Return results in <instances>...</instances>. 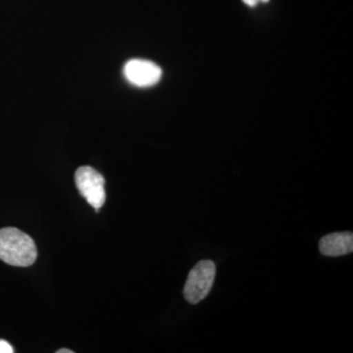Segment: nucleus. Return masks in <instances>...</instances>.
<instances>
[{
  "mask_svg": "<svg viewBox=\"0 0 353 353\" xmlns=\"http://www.w3.org/2000/svg\"><path fill=\"white\" fill-rule=\"evenodd\" d=\"M38 257L36 243L29 236L16 229H0V259L12 266L28 267Z\"/></svg>",
  "mask_w": 353,
  "mask_h": 353,
  "instance_id": "f257e3e1",
  "label": "nucleus"
},
{
  "mask_svg": "<svg viewBox=\"0 0 353 353\" xmlns=\"http://www.w3.org/2000/svg\"><path fill=\"white\" fill-rule=\"evenodd\" d=\"M216 265L211 260H202L190 270L183 288V296L190 304H197L208 297L214 285Z\"/></svg>",
  "mask_w": 353,
  "mask_h": 353,
  "instance_id": "f03ea898",
  "label": "nucleus"
},
{
  "mask_svg": "<svg viewBox=\"0 0 353 353\" xmlns=\"http://www.w3.org/2000/svg\"><path fill=\"white\" fill-rule=\"evenodd\" d=\"M75 182L81 196L99 213L106 199L104 176L92 167L83 166L76 171Z\"/></svg>",
  "mask_w": 353,
  "mask_h": 353,
  "instance_id": "7ed1b4c3",
  "label": "nucleus"
},
{
  "mask_svg": "<svg viewBox=\"0 0 353 353\" xmlns=\"http://www.w3.org/2000/svg\"><path fill=\"white\" fill-rule=\"evenodd\" d=\"M125 78L132 85L148 88L157 85L162 77V70L150 60L131 59L123 70Z\"/></svg>",
  "mask_w": 353,
  "mask_h": 353,
  "instance_id": "20e7f679",
  "label": "nucleus"
},
{
  "mask_svg": "<svg viewBox=\"0 0 353 353\" xmlns=\"http://www.w3.org/2000/svg\"><path fill=\"white\" fill-rule=\"evenodd\" d=\"M319 250L325 256L338 257L353 252L352 232H336L326 234L319 241Z\"/></svg>",
  "mask_w": 353,
  "mask_h": 353,
  "instance_id": "39448f33",
  "label": "nucleus"
},
{
  "mask_svg": "<svg viewBox=\"0 0 353 353\" xmlns=\"http://www.w3.org/2000/svg\"><path fill=\"white\" fill-rule=\"evenodd\" d=\"M14 352L12 345L7 343L6 341L0 340V353H12Z\"/></svg>",
  "mask_w": 353,
  "mask_h": 353,
  "instance_id": "423d86ee",
  "label": "nucleus"
},
{
  "mask_svg": "<svg viewBox=\"0 0 353 353\" xmlns=\"http://www.w3.org/2000/svg\"><path fill=\"white\" fill-rule=\"evenodd\" d=\"M243 2L246 4V6L253 7L256 6L259 3V0H243Z\"/></svg>",
  "mask_w": 353,
  "mask_h": 353,
  "instance_id": "0eeeda50",
  "label": "nucleus"
},
{
  "mask_svg": "<svg viewBox=\"0 0 353 353\" xmlns=\"http://www.w3.org/2000/svg\"><path fill=\"white\" fill-rule=\"evenodd\" d=\"M57 353H74V352L68 350V348H61V350H58Z\"/></svg>",
  "mask_w": 353,
  "mask_h": 353,
  "instance_id": "6e6552de",
  "label": "nucleus"
},
{
  "mask_svg": "<svg viewBox=\"0 0 353 353\" xmlns=\"http://www.w3.org/2000/svg\"><path fill=\"white\" fill-rule=\"evenodd\" d=\"M259 1H262V2H268L269 0H259Z\"/></svg>",
  "mask_w": 353,
  "mask_h": 353,
  "instance_id": "1a4fd4ad",
  "label": "nucleus"
}]
</instances>
